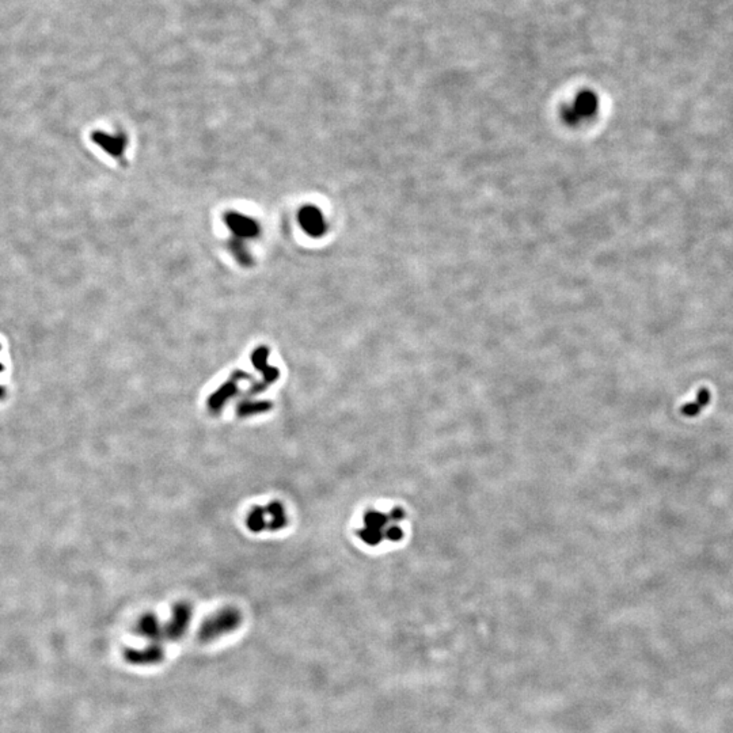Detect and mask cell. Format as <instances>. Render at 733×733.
Returning <instances> with one entry per match:
<instances>
[{
  "mask_svg": "<svg viewBox=\"0 0 733 733\" xmlns=\"http://www.w3.org/2000/svg\"><path fill=\"white\" fill-rule=\"evenodd\" d=\"M191 620V607L188 603H177L173 607L172 620L163 625V641H178L188 632Z\"/></svg>",
  "mask_w": 733,
  "mask_h": 733,
  "instance_id": "2",
  "label": "cell"
},
{
  "mask_svg": "<svg viewBox=\"0 0 733 733\" xmlns=\"http://www.w3.org/2000/svg\"><path fill=\"white\" fill-rule=\"evenodd\" d=\"M242 622V614L237 608H223L219 612L211 615L201 623L197 638L200 642L207 644L238 629Z\"/></svg>",
  "mask_w": 733,
  "mask_h": 733,
  "instance_id": "1",
  "label": "cell"
},
{
  "mask_svg": "<svg viewBox=\"0 0 733 733\" xmlns=\"http://www.w3.org/2000/svg\"><path fill=\"white\" fill-rule=\"evenodd\" d=\"M94 142L102 145L103 150H106L116 160L123 158V151L125 147V139L124 138H113L103 133H94L93 136Z\"/></svg>",
  "mask_w": 733,
  "mask_h": 733,
  "instance_id": "8",
  "label": "cell"
},
{
  "mask_svg": "<svg viewBox=\"0 0 733 733\" xmlns=\"http://www.w3.org/2000/svg\"><path fill=\"white\" fill-rule=\"evenodd\" d=\"M299 222L304 231L311 237H320L326 228L323 216L318 208H303L299 213Z\"/></svg>",
  "mask_w": 733,
  "mask_h": 733,
  "instance_id": "7",
  "label": "cell"
},
{
  "mask_svg": "<svg viewBox=\"0 0 733 733\" xmlns=\"http://www.w3.org/2000/svg\"><path fill=\"white\" fill-rule=\"evenodd\" d=\"M710 401V393L707 388H701L698 396L695 397V401L687 403L685 406H682V415L686 417H694V415H700L702 409L709 403Z\"/></svg>",
  "mask_w": 733,
  "mask_h": 733,
  "instance_id": "9",
  "label": "cell"
},
{
  "mask_svg": "<svg viewBox=\"0 0 733 733\" xmlns=\"http://www.w3.org/2000/svg\"><path fill=\"white\" fill-rule=\"evenodd\" d=\"M136 633L148 639V644H160L162 645L163 641V626L160 625L158 618L154 614H145L143 615L136 626Z\"/></svg>",
  "mask_w": 733,
  "mask_h": 733,
  "instance_id": "6",
  "label": "cell"
},
{
  "mask_svg": "<svg viewBox=\"0 0 733 733\" xmlns=\"http://www.w3.org/2000/svg\"><path fill=\"white\" fill-rule=\"evenodd\" d=\"M249 528H252L253 531H259L262 526H264V516H262V510H255L250 517H249Z\"/></svg>",
  "mask_w": 733,
  "mask_h": 733,
  "instance_id": "10",
  "label": "cell"
},
{
  "mask_svg": "<svg viewBox=\"0 0 733 733\" xmlns=\"http://www.w3.org/2000/svg\"><path fill=\"white\" fill-rule=\"evenodd\" d=\"M599 108V99L592 91H583L574 98L573 103L564 112L568 123L577 124L581 120H588Z\"/></svg>",
  "mask_w": 733,
  "mask_h": 733,
  "instance_id": "3",
  "label": "cell"
},
{
  "mask_svg": "<svg viewBox=\"0 0 733 733\" xmlns=\"http://www.w3.org/2000/svg\"><path fill=\"white\" fill-rule=\"evenodd\" d=\"M164 647L160 644H148L144 648H129L124 652V657L129 664L138 667L157 666L164 660Z\"/></svg>",
  "mask_w": 733,
  "mask_h": 733,
  "instance_id": "4",
  "label": "cell"
},
{
  "mask_svg": "<svg viewBox=\"0 0 733 733\" xmlns=\"http://www.w3.org/2000/svg\"><path fill=\"white\" fill-rule=\"evenodd\" d=\"M225 223L228 225V228L238 237H245V238H252L255 237L259 231V227L258 224L255 223L253 219L247 218V216H243L240 213L237 212H230L225 215Z\"/></svg>",
  "mask_w": 733,
  "mask_h": 733,
  "instance_id": "5",
  "label": "cell"
}]
</instances>
